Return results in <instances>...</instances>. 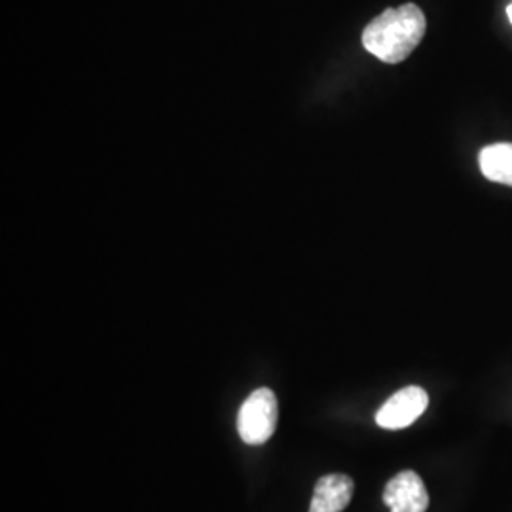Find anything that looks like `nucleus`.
<instances>
[{"label": "nucleus", "mask_w": 512, "mask_h": 512, "mask_svg": "<svg viewBox=\"0 0 512 512\" xmlns=\"http://www.w3.org/2000/svg\"><path fill=\"white\" fill-rule=\"evenodd\" d=\"M507 16H509V19H511L512 23V4L509 6V8H507Z\"/></svg>", "instance_id": "7"}, {"label": "nucleus", "mask_w": 512, "mask_h": 512, "mask_svg": "<svg viewBox=\"0 0 512 512\" xmlns=\"http://www.w3.org/2000/svg\"><path fill=\"white\" fill-rule=\"evenodd\" d=\"M384 503L389 512H425L429 507V494L418 473L403 471L387 482Z\"/></svg>", "instance_id": "4"}, {"label": "nucleus", "mask_w": 512, "mask_h": 512, "mask_svg": "<svg viewBox=\"0 0 512 512\" xmlns=\"http://www.w3.org/2000/svg\"><path fill=\"white\" fill-rule=\"evenodd\" d=\"M277 416L279 408L274 391L268 387L256 389L239 408V437L251 446L268 442L277 427Z\"/></svg>", "instance_id": "2"}, {"label": "nucleus", "mask_w": 512, "mask_h": 512, "mask_svg": "<svg viewBox=\"0 0 512 512\" xmlns=\"http://www.w3.org/2000/svg\"><path fill=\"white\" fill-rule=\"evenodd\" d=\"M355 484L348 475L319 478L311 497L310 512H342L353 497Z\"/></svg>", "instance_id": "5"}, {"label": "nucleus", "mask_w": 512, "mask_h": 512, "mask_svg": "<svg viewBox=\"0 0 512 512\" xmlns=\"http://www.w3.org/2000/svg\"><path fill=\"white\" fill-rule=\"evenodd\" d=\"M427 31V21L416 4L387 8L384 14L372 19L363 31L366 52L380 61L395 65L412 54Z\"/></svg>", "instance_id": "1"}, {"label": "nucleus", "mask_w": 512, "mask_h": 512, "mask_svg": "<svg viewBox=\"0 0 512 512\" xmlns=\"http://www.w3.org/2000/svg\"><path fill=\"white\" fill-rule=\"evenodd\" d=\"M427 404H429V397L425 389H421L418 385L404 387L378 410L376 423L389 431L404 429L420 418Z\"/></svg>", "instance_id": "3"}, {"label": "nucleus", "mask_w": 512, "mask_h": 512, "mask_svg": "<svg viewBox=\"0 0 512 512\" xmlns=\"http://www.w3.org/2000/svg\"><path fill=\"white\" fill-rule=\"evenodd\" d=\"M478 164L486 179L512 186V143H495L482 148Z\"/></svg>", "instance_id": "6"}]
</instances>
